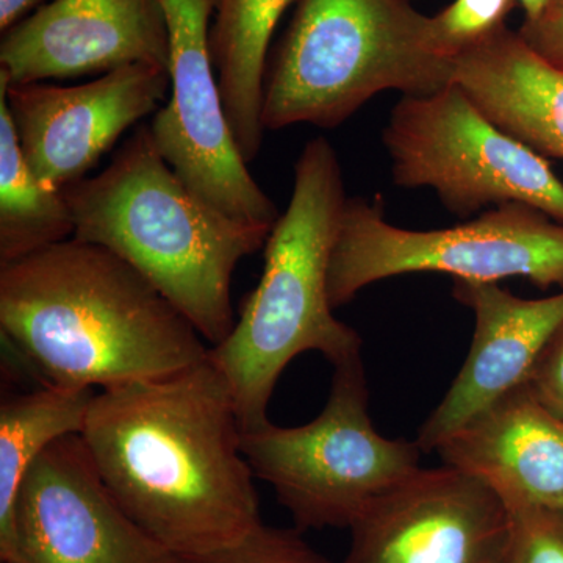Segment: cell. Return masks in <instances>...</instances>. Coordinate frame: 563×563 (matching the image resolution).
<instances>
[{
	"mask_svg": "<svg viewBox=\"0 0 563 563\" xmlns=\"http://www.w3.org/2000/svg\"><path fill=\"white\" fill-rule=\"evenodd\" d=\"M525 10V20H536L550 0H517Z\"/></svg>",
	"mask_w": 563,
	"mask_h": 563,
	"instance_id": "obj_25",
	"label": "cell"
},
{
	"mask_svg": "<svg viewBox=\"0 0 563 563\" xmlns=\"http://www.w3.org/2000/svg\"><path fill=\"white\" fill-rule=\"evenodd\" d=\"M518 33L537 55L563 73V0H550L536 20H525Z\"/></svg>",
	"mask_w": 563,
	"mask_h": 563,
	"instance_id": "obj_23",
	"label": "cell"
},
{
	"mask_svg": "<svg viewBox=\"0 0 563 563\" xmlns=\"http://www.w3.org/2000/svg\"><path fill=\"white\" fill-rule=\"evenodd\" d=\"M455 81L501 131L563 161V73L507 25L455 58Z\"/></svg>",
	"mask_w": 563,
	"mask_h": 563,
	"instance_id": "obj_16",
	"label": "cell"
},
{
	"mask_svg": "<svg viewBox=\"0 0 563 563\" xmlns=\"http://www.w3.org/2000/svg\"><path fill=\"white\" fill-rule=\"evenodd\" d=\"M346 199L336 151L322 136L309 141L295 163L290 203L265 244L261 282L228 339L209 352L231 387L243 431L269 421L277 380L302 352H320L332 366L361 355V335L336 320L328 291Z\"/></svg>",
	"mask_w": 563,
	"mask_h": 563,
	"instance_id": "obj_4",
	"label": "cell"
},
{
	"mask_svg": "<svg viewBox=\"0 0 563 563\" xmlns=\"http://www.w3.org/2000/svg\"><path fill=\"white\" fill-rule=\"evenodd\" d=\"M342 563H506L512 518L498 495L451 468H418L350 526Z\"/></svg>",
	"mask_w": 563,
	"mask_h": 563,
	"instance_id": "obj_11",
	"label": "cell"
},
{
	"mask_svg": "<svg viewBox=\"0 0 563 563\" xmlns=\"http://www.w3.org/2000/svg\"><path fill=\"white\" fill-rule=\"evenodd\" d=\"M512 518L506 563H563V510H509Z\"/></svg>",
	"mask_w": 563,
	"mask_h": 563,
	"instance_id": "obj_21",
	"label": "cell"
},
{
	"mask_svg": "<svg viewBox=\"0 0 563 563\" xmlns=\"http://www.w3.org/2000/svg\"><path fill=\"white\" fill-rule=\"evenodd\" d=\"M368 401L357 355L333 366L328 402L314 420L243 431L252 473L272 485L298 531L350 529L369 504L421 468L417 442L380 435Z\"/></svg>",
	"mask_w": 563,
	"mask_h": 563,
	"instance_id": "obj_6",
	"label": "cell"
},
{
	"mask_svg": "<svg viewBox=\"0 0 563 563\" xmlns=\"http://www.w3.org/2000/svg\"><path fill=\"white\" fill-rule=\"evenodd\" d=\"M396 187L431 188L455 217L521 202L563 224V181L550 163L501 131L457 81L402 96L383 133Z\"/></svg>",
	"mask_w": 563,
	"mask_h": 563,
	"instance_id": "obj_8",
	"label": "cell"
},
{
	"mask_svg": "<svg viewBox=\"0 0 563 563\" xmlns=\"http://www.w3.org/2000/svg\"><path fill=\"white\" fill-rule=\"evenodd\" d=\"M168 91V69L139 63L76 87L7 84V103L29 168L47 190L63 191L85 179Z\"/></svg>",
	"mask_w": 563,
	"mask_h": 563,
	"instance_id": "obj_12",
	"label": "cell"
},
{
	"mask_svg": "<svg viewBox=\"0 0 563 563\" xmlns=\"http://www.w3.org/2000/svg\"><path fill=\"white\" fill-rule=\"evenodd\" d=\"M443 465L476 477L507 509L563 510V420L514 388L439 448Z\"/></svg>",
	"mask_w": 563,
	"mask_h": 563,
	"instance_id": "obj_15",
	"label": "cell"
},
{
	"mask_svg": "<svg viewBox=\"0 0 563 563\" xmlns=\"http://www.w3.org/2000/svg\"><path fill=\"white\" fill-rule=\"evenodd\" d=\"M169 57L161 0H51L2 33L0 79L14 87L139 63L168 69Z\"/></svg>",
	"mask_w": 563,
	"mask_h": 563,
	"instance_id": "obj_13",
	"label": "cell"
},
{
	"mask_svg": "<svg viewBox=\"0 0 563 563\" xmlns=\"http://www.w3.org/2000/svg\"><path fill=\"white\" fill-rule=\"evenodd\" d=\"M74 239L128 262L168 299L211 346L236 318L232 280L273 228L247 224L199 198L163 158L150 125H139L110 165L63 190Z\"/></svg>",
	"mask_w": 563,
	"mask_h": 563,
	"instance_id": "obj_3",
	"label": "cell"
},
{
	"mask_svg": "<svg viewBox=\"0 0 563 563\" xmlns=\"http://www.w3.org/2000/svg\"><path fill=\"white\" fill-rule=\"evenodd\" d=\"M74 229L63 191L43 187L25 162L0 79V265L74 239Z\"/></svg>",
	"mask_w": 563,
	"mask_h": 563,
	"instance_id": "obj_18",
	"label": "cell"
},
{
	"mask_svg": "<svg viewBox=\"0 0 563 563\" xmlns=\"http://www.w3.org/2000/svg\"><path fill=\"white\" fill-rule=\"evenodd\" d=\"M51 0H0V32H7Z\"/></svg>",
	"mask_w": 563,
	"mask_h": 563,
	"instance_id": "obj_24",
	"label": "cell"
},
{
	"mask_svg": "<svg viewBox=\"0 0 563 563\" xmlns=\"http://www.w3.org/2000/svg\"><path fill=\"white\" fill-rule=\"evenodd\" d=\"M0 331L44 384L77 390L161 379L210 352L133 266L76 239L0 265Z\"/></svg>",
	"mask_w": 563,
	"mask_h": 563,
	"instance_id": "obj_2",
	"label": "cell"
},
{
	"mask_svg": "<svg viewBox=\"0 0 563 563\" xmlns=\"http://www.w3.org/2000/svg\"><path fill=\"white\" fill-rule=\"evenodd\" d=\"M2 563H176L124 512L80 433L32 463L0 521Z\"/></svg>",
	"mask_w": 563,
	"mask_h": 563,
	"instance_id": "obj_10",
	"label": "cell"
},
{
	"mask_svg": "<svg viewBox=\"0 0 563 563\" xmlns=\"http://www.w3.org/2000/svg\"><path fill=\"white\" fill-rule=\"evenodd\" d=\"M526 385L540 404L563 420V325L540 354Z\"/></svg>",
	"mask_w": 563,
	"mask_h": 563,
	"instance_id": "obj_22",
	"label": "cell"
},
{
	"mask_svg": "<svg viewBox=\"0 0 563 563\" xmlns=\"http://www.w3.org/2000/svg\"><path fill=\"white\" fill-rule=\"evenodd\" d=\"M413 273L496 284L523 277L540 290L563 288V224L528 203L510 202L454 228L410 231L387 221L380 196L347 198L329 262L333 309L368 285Z\"/></svg>",
	"mask_w": 563,
	"mask_h": 563,
	"instance_id": "obj_7",
	"label": "cell"
},
{
	"mask_svg": "<svg viewBox=\"0 0 563 563\" xmlns=\"http://www.w3.org/2000/svg\"><path fill=\"white\" fill-rule=\"evenodd\" d=\"M176 563H333L314 551L298 529L261 525L239 543Z\"/></svg>",
	"mask_w": 563,
	"mask_h": 563,
	"instance_id": "obj_20",
	"label": "cell"
},
{
	"mask_svg": "<svg viewBox=\"0 0 563 563\" xmlns=\"http://www.w3.org/2000/svg\"><path fill=\"white\" fill-rule=\"evenodd\" d=\"M296 0H214L210 52L225 118L250 165L262 150L263 91L269 44Z\"/></svg>",
	"mask_w": 563,
	"mask_h": 563,
	"instance_id": "obj_17",
	"label": "cell"
},
{
	"mask_svg": "<svg viewBox=\"0 0 563 563\" xmlns=\"http://www.w3.org/2000/svg\"><path fill=\"white\" fill-rule=\"evenodd\" d=\"M453 296L473 310L476 328L461 372L415 440L422 454L433 453L466 422L526 384L563 325V291L525 299L496 282L454 279Z\"/></svg>",
	"mask_w": 563,
	"mask_h": 563,
	"instance_id": "obj_14",
	"label": "cell"
},
{
	"mask_svg": "<svg viewBox=\"0 0 563 563\" xmlns=\"http://www.w3.org/2000/svg\"><path fill=\"white\" fill-rule=\"evenodd\" d=\"M517 0H454L431 16L432 35L442 54L455 58L506 25Z\"/></svg>",
	"mask_w": 563,
	"mask_h": 563,
	"instance_id": "obj_19",
	"label": "cell"
},
{
	"mask_svg": "<svg viewBox=\"0 0 563 563\" xmlns=\"http://www.w3.org/2000/svg\"><path fill=\"white\" fill-rule=\"evenodd\" d=\"M454 79L412 0H296L266 65L262 124L339 128L379 92L431 95Z\"/></svg>",
	"mask_w": 563,
	"mask_h": 563,
	"instance_id": "obj_5",
	"label": "cell"
},
{
	"mask_svg": "<svg viewBox=\"0 0 563 563\" xmlns=\"http://www.w3.org/2000/svg\"><path fill=\"white\" fill-rule=\"evenodd\" d=\"M168 24L172 91L152 140L190 190L247 224L273 228L276 203L251 176L233 140L210 52L214 0H161Z\"/></svg>",
	"mask_w": 563,
	"mask_h": 563,
	"instance_id": "obj_9",
	"label": "cell"
},
{
	"mask_svg": "<svg viewBox=\"0 0 563 563\" xmlns=\"http://www.w3.org/2000/svg\"><path fill=\"white\" fill-rule=\"evenodd\" d=\"M80 435L124 512L174 558L224 550L262 525L239 407L210 357L96 393Z\"/></svg>",
	"mask_w": 563,
	"mask_h": 563,
	"instance_id": "obj_1",
	"label": "cell"
}]
</instances>
